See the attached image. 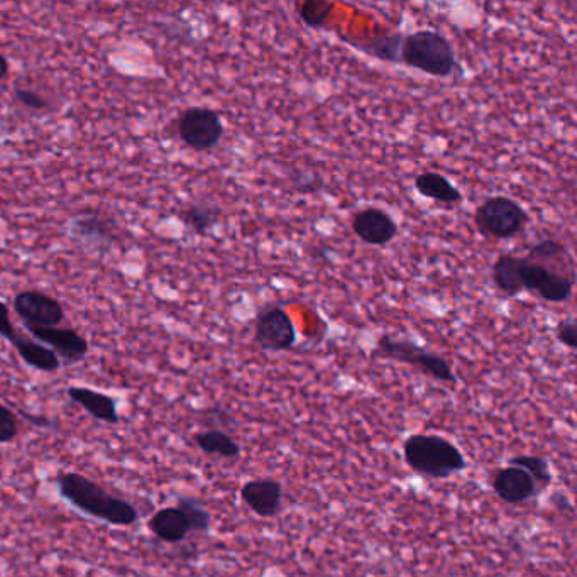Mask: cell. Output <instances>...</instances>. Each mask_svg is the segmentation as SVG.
Returning <instances> with one entry per match:
<instances>
[{
    "label": "cell",
    "instance_id": "obj_1",
    "mask_svg": "<svg viewBox=\"0 0 577 577\" xmlns=\"http://www.w3.org/2000/svg\"><path fill=\"white\" fill-rule=\"evenodd\" d=\"M523 292L547 303H564L574 293V259L566 244L557 239L535 242L522 258Z\"/></svg>",
    "mask_w": 577,
    "mask_h": 577
},
{
    "label": "cell",
    "instance_id": "obj_2",
    "mask_svg": "<svg viewBox=\"0 0 577 577\" xmlns=\"http://www.w3.org/2000/svg\"><path fill=\"white\" fill-rule=\"evenodd\" d=\"M55 483L61 498L87 517L102 520L114 527H132L139 522L136 506L110 495L99 483L83 474L61 473L56 476Z\"/></svg>",
    "mask_w": 577,
    "mask_h": 577
},
{
    "label": "cell",
    "instance_id": "obj_3",
    "mask_svg": "<svg viewBox=\"0 0 577 577\" xmlns=\"http://www.w3.org/2000/svg\"><path fill=\"white\" fill-rule=\"evenodd\" d=\"M403 457L413 473L447 479L468 468L461 449L442 435L413 434L403 442Z\"/></svg>",
    "mask_w": 577,
    "mask_h": 577
},
{
    "label": "cell",
    "instance_id": "obj_4",
    "mask_svg": "<svg viewBox=\"0 0 577 577\" xmlns=\"http://www.w3.org/2000/svg\"><path fill=\"white\" fill-rule=\"evenodd\" d=\"M400 65L435 78H449L461 70L451 39L435 29L405 34Z\"/></svg>",
    "mask_w": 577,
    "mask_h": 577
},
{
    "label": "cell",
    "instance_id": "obj_5",
    "mask_svg": "<svg viewBox=\"0 0 577 577\" xmlns=\"http://www.w3.org/2000/svg\"><path fill=\"white\" fill-rule=\"evenodd\" d=\"M373 356L386 359V361L408 364L410 368L417 369L432 380L447 383V385H457L456 374L446 358L427 351L424 347L407 339H396L390 334H383L376 342Z\"/></svg>",
    "mask_w": 577,
    "mask_h": 577
},
{
    "label": "cell",
    "instance_id": "obj_6",
    "mask_svg": "<svg viewBox=\"0 0 577 577\" xmlns=\"http://www.w3.org/2000/svg\"><path fill=\"white\" fill-rule=\"evenodd\" d=\"M528 222L530 215L525 207L505 195L484 198L474 210V226L479 234L498 241L520 236L527 229Z\"/></svg>",
    "mask_w": 577,
    "mask_h": 577
},
{
    "label": "cell",
    "instance_id": "obj_7",
    "mask_svg": "<svg viewBox=\"0 0 577 577\" xmlns=\"http://www.w3.org/2000/svg\"><path fill=\"white\" fill-rule=\"evenodd\" d=\"M176 129L182 143L197 153H207L217 148L226 134V126L219 112L200 105L188 107L178 119Z\"/></svg>",
    "mask_w": 577,
    "mask_h": 577
},
{
    "label": "cell",
    "instance_id": "obj_8",
    "mask_svg": "<svg viewBox=\"0 0 577 577\" xmlns=\"http://www.w3.org/2000/svg\"><path fill=\"white\" fill-rule=\"evenodd\" d=\"M298 341L297 327L278 303L264 305L254 322V344L266 352L290 351Z\"/></svg>",
    "mask_w": 577,
    "mask_h": 577
},
{
    "label": "cell",
    "instance_id": "obj_9",
    "mask_svg": "<svg viewBox=\"0 0 577 577\" xmlns=\"http://www.w3.org/2000/svg\"><path fill=\"white\" fill-rule=\"evenodd\" d=\"M12 308L24 327H60L65 320V308L60 300L38 290L17 293Z\"/></svg>",
    "mask_w": 577,
    "mask_h": 577
},
{
    "label": "cell",
    "instance_id": "obj_10",
    "mask_svg": "<svg viewBox=\"0 0 577 577\" xmlns=\"http://www.w3.org/2000/svg\"><path fill=\"white\" fill-rule=\"evenodd\" d=\"M351 227L359 241L374 248H386L400 234V226L393 215L380 207L358 210L352 215Z\"/></svg>",
    "mask_w": 577,
    "mask_h": 577
},
{
    "label": "cell",
    "instance_id": "obj_11",
    "mask_svg": "<svg viewBox=\"0 0 577 577\" xmlns=\"http://www.w3.org/2000/svg\"><path fill=\"white\" fill-rule=\"evenodd\" d=\"M29 334L46 347H50L65 364L82 363L88 356V341L75 329L65 327H26Z\"/></svg>",
    "mask_w": 577,
    "mask_h": 577
},
{
    "label": "cell",
    "instance_id": "obj_12",
    "mask_svg": "<svg viewBox=\"0 0 577 577\" xmlns=\"http://www.w3.org/2000/svg\"><path fill=\"white\" fill-rule=\"evenodd\" d=\"M70 234L94 253H107L116 241L110 220L97 212H80L70 220Z\"/></svg>",
    "mask_w": 577,
    "mask_h": 577
},
{
    "label": "cell",
    "instance_id": "obj_13",
    "mask_svg": "<svg viewBox=\"0 0 577 577\" xmlns=\"http://www.w3.org/2000/svg\"><path fill=\"white\" fill-rule=\"evenodd\" d=\"M491 488L508 505H522L539 493V486L532 476L515 466L498 469L491 479Z\"/></svg>",
    "mask_w": 577,
    "mask_h": 577
},
{
    "label": "cell",
    "instance_id": "obj_14",
    "mask_svg": "<svg viewBox=\"0 0 577 577\" xmlns=\"http://www.w3.org/2000/svg\"><path fill=\"white\" fill-rule=\"evenodd\" d=\"M241 500L258 517H276L281 510L283 486L273 478L251 479L241 488Z\"/></svg>",
    "mask_w": 577,
    "mask_h": 577
},
{
    "label": "cell",
    "instance_id": "obj_15",
    "mask_svg": "<svg viewBox=\"0 0 577 577\" xmlns=\"http://www.w3.org/2000/svg\"><path fill=\"white\" fill-rule=\"evenodd\" d=\"M70 402L82 407L85 412L104 424L117 425L121 422L119 407L114 396L105 395L102 391L85 388V386H70L66 390Z\"/></svg>",
    "mask_w": 577,
    "mask_h": 577
},
{
    "label": "cell",
    "instance_id": "obj_16",
    "mask_svg": "<svg viewBox=\"0 0 577 577\" xmlns=\"http://www.w3.org/2000/svg\"><path fill=\"white\" fill-rule=\"evenodd\" d=\"M148 528L151 534L166 544H180L192 534V528L178 506H166L149 518Z\"/></svg>",
    "mask_w": 577,
    "mask_h": 577
},
{
    "label": "cell",
    "instance_id": "obj_17",
    "mask_svg": "<svg viewBox=\"0 0 577 577\" xmlns=\"http://www.w3.org/2000/svg\"><path fill=\"white\" fill-rule=\"evenodd\" d=\"M415 190L422 197L434 200L446 207H457L462 204V192L454 183L439 171H422L415 176Z\"/></svg>",
    "mask_w": 577,
    "mask_h": 577
},
{
    "label": "cell",
    "instance_id": "obj_18",
    "mask_svg": "<svg viewBox=\"0 0 577 577\" xmlns=\"http://www.w3.org/2000/svg\"><path fill=\"white\" fill-rule=\"evenodd\" d=\"M491 281L506 297H518L523 293L522 258L512 253L501 254L491 266Z\"/></svg>",
    "mask_w": 577,
    "mask_h": 577
},
{
    "label": "cell",
    "instance_id": "obj_19",
    "mask_svg": "<svg viewBox=\"0 0 577 577\" xmlns=\"http://www.w3.org/2000/svg\"><path fill=\"white\" fill-rule=\"evenodd\" d=\"M11 344L19 354V358L28 364L29 368L41 371V373H55L61 368L60 358L51 351L50 347L44 346L41 342L17 334Z\"/></svg>",
    "mask_w": 577,
    "mask_h": 577
},
{
    "label": "cell",
    "instance_id": "obj_20",
    "mask_svg": "<svg viewBox=\"0 0 577 577\" xmlns=\"http://www.w3.org/2000/svg\"><path fill=\"white\" fill-rule=\"evenodd\" d=\"M405 34L402 33H383L363 39L361 43H354L346 39L347 44L354 46L356 50L363 51L366 55L378 58V60L400 65V56H402V44Z\"/></svg>",
    "mask_w": 577,
    "mask_h": 577
},
{
    "label": "cell",
    "instance_id": "obj_21",
    "mask_svg": "<svg viewBox=\"0 0 577 577\" xmlns=\"http://www.w3.org/2000/svg\"><path fill=\"white\" fill-rule=\"evenodd\" d=\"M219 207L209 200H198L188 205L180 214L183 224L188 231H192L197 236H209L220 222Z\"/></svg>",
    "mask_w": 577,
    "mask_h": 577
},
{
    "label": "cell",
    "instance_id": "obj_22",
    "mask_svg": "<svg viewBox=\"0 0 577 577\" xmlns=\"http://www.w3.org/2000/svg\"><path fill=\"white\" fill-rule=\"evenodd\" d=\"M195 446L200 451L209 454V456L222 457V459H237L241 456V446L237 444L232 435L227 434L224 430H205L193 435Z\"/></svg>",
    "mask_w": 577,
    "mask_h": 577
},
{
    "label": "cell",
    "instance_id": "obj_23",
    "mask_svg": "<svg viewBox=\"0 0 577 577\" xmlns=\"http://www.w3.org/2000/svg\"><path fill=\"white\" fill-rule=\"evenodd\" d=\"M176 506L187 517L188 525L192 528V532H198V534H207L209 532L210 527H212V515L200 501L195 500L192 496H180Z\"/></svg>",
    "mask_w": 577,
    "mask_h": 577
},
{
    "label": "cell",
    "instance_id": "obj_24",
    "mask_svg": "<svg viewBox=\"0 0 577 577\" xmlns=\"http://www.w3.org/2000/svg\"><path fill=\"white\" fill-rule=\"evenodd\" d=\"M508 466H515L530 474L537 486H549L552 481V473H550L549 462L539 456H527V454H520L510 459Z\"/></svg>",
    "mask_w": 577,
    "mask_h": 577
},
{
    "label": "cell",
    "instance_id": "obj_25",
    "mask_svg": "<svg viewBox=\"0 0 577 577\" xmlns=\"http://www.w3.org/2000/svg\"><path fill=\"white\" fill-rule=\"evenodd\" d=\"M334 11L332 2L324 0H307L303 2L298 9V16L302 19L303 24L312 29L324 28L330 19V12Z\"/></svg>",
    "mask_w": 577,
    "mask_h": 577
},
{
    "label": "cell",
    "instance_id": "obj_26",
    "mask_svg": "<svg viewBox=\"0 0 577 577\" xmlns=\"http://www.w3.org/2000/svg\"><path fill=\"white\" fill-rule=\"evenodd\" d=\"M14 100L21 105L22 109L29 110V112H36V114H43L46 110L53 107L46 95L41 94L38 90L33 88H16L14 90Z\"/></svg>",
    "mask_w": 577,
    "mask_h": 577
},
{
    "label": "cell",
    "instance_id": "obj_27",
    "mask_svg": "<svg viewBox=\"0 0 577 577\" xmlns=\"http://www.w3.org/2000/svg\"><path fill=\"white\" fill-rule=\"evenodd\" d=\"M288 180L293 190L298 193H315L322 188V176L308 168H293Z\"/></svg>",
    "mask_w": 577,
    "mask_h": 577
},
{
    "label": "cell",
    "instance_id": "obj_28",
    "mask_svg": "<svg viewBox=\"0 0 577 577\" xmlns=\"http://www.w3.org/2000/svg\"><path fill=\"white\" fill-rule=\"evenodd\" d=\"M19 434V418L11 408L0 403V444H11Z\"/></svg>",
    "mask_w": 577,
    "mask_h": 577
},
{
    "label": "cell",
    "instance_id": "obj_29",
    "mask_svg": "<svg viewBox=\"0 0 577 577\" xmlns=\"http://www.w3.org/2000/svg\"><path fill=\"white\" fill-rule=\"evenodd\" d=\"M557 341L561 342L562 346L569 347L571 351L577 349V324L574 319L561 320L556 327Z\"/></svg>",
    "mask_w": 577,
    "mask_h": 577
},
{
    "label": "cell",
    "instance_id": "obj_30",
    "mask_svg": "<svg viewBox=\"0 0 577 577\" xmlns=\"http://www.w3.org/2000/svg\"><path fill=\"white\" fill-rule=\"evenodd\" d=\"M16 327L12 324L11 308L4 302H0V337H4L7 341L12 342L16 339Z\"/></svg>",
    "mask_w": 577,
    "mask_h": 577
},
{
    "label": "cell",
    "instance_id": "obj_31",
    "mask_svg": "<svg viewBox=\"0 0 577 577\" xmlns=\"http://www.w3.org/2000/svg\"><path fill=\"white\" fill-rule=\"evenodd\" d=\"M9 72H11V63H9V60H7L6 55H2V53H0V82H2V80H6V78L9 77Z\"/></svg>",
    "mask_w": 577,
    "mask_h": 577
}]
</instances>
